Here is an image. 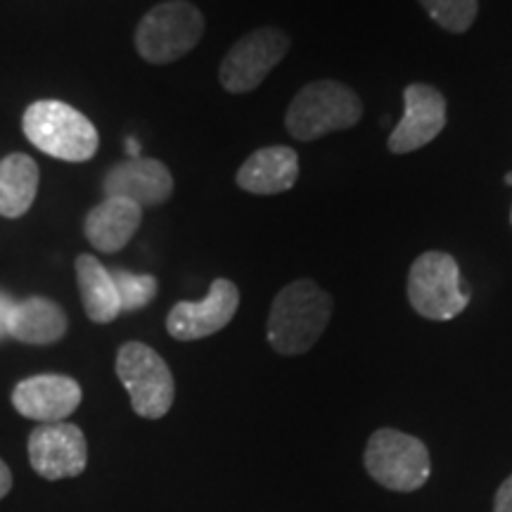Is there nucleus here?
I'll return each instance as SVG.
<instances>
[{
	"mask_svg": "<svg viewBox=\"0 0 512 512\" xmlns=\"http://www.w3.org/2000/svg\"><path fill=\"white\" fill-rule=\"evenodd\" d=\"M332 316V297L313 280H294L278 292L268 316V344L283 356L306 354Z\"/></svg>",
	"mask_w": 512,
	"mask_h": 512,
	"instance_id": "obj_1",
	"label": "nucleus"
},
{
	"mask_svg": "<svg viewBox=\"0 0 512 512\" xmlns=\"http://www.w3.org/2000/svg\"><path fill=\"white\" fill-rule=\"evenodd\" d=\"M22 128L31 145L62 162H88L100 145L93 121L60 100H38L29 105Z\"/></svg>",
	"mask_w": 512,
	"mask_h": 512,
	"instance_id": "obj_2",
	"label": "nucleus"
},
{
	"mask_svg": "<svg viewBox=\"0 0 512 512\" xmlns=\"http://www.w3.org/2000/svg\"><path fill=\"white\" fill-rule=\"evenodd\" d=\"M363 117V102L339 81H313L294 95L285 114L292 138L311 143L328 133L347 131Z\"/></svg>",
	"mask_w": 512,
	"mask_h": 512,
	"instance_id": "obj_3",
	"label": "nucleus"
},
{
	"mask_svg": "<svg viewBox=\"0 0 512 512\" xmlns=\"http://www.w3.org/2000/svg\"><path fill=\"white\" fill-rule=\"evenodd\" d=\"M204 17L188 0H166L140 19L136 50L145 62L169 64L181 60L200 43Z\"/></svg>",
	"mask_w": 512,
	"mask_h": 512,
	"instance_id": "obj_4",
	"label": "nucleus"
},
{
	"mask_svg": "<svg viewBox=\"0 0 512 512\" xmlns=\"http://www.w3.org/2000/svg\"><path fill=\"white\" fill-rule=\"evenodd\" d=\"M363 465L368 475L389 491L411 494L427 484L432 472L430 451L411 434L382 427L370 437Z\"/></svg>",
	"mask_w": 512,
	"mask_h": 512,
	"instance_id": "obj_5",
	"label": "nucleus"
},
{
	"mask_svg": "<svg viewBox=\"0 0 512 512\" xmlns=\"http://www.w3.org/2000/svg\"><path fill=\"white\" fill-rule=\"evenodd\" d=\"M408 302L427 320H451L470 304L458 261L446 252H425L408 273Z\"/></svg>",
	"mask_w": 512,
	"mask_h": 512,
	"instance_id": "obj_6",
	"label": "nucleus"
},
{
	"mask_svg": "<svg viewBox=\"0 0 512 512\" xmlns=\"http://www.w3.org/2000/svg\"><path fill=\"white\" fill-rule=\"evenodd\" d=\"M117 375L140 418L159 420L171 411L174 375L155 349L143 342H126L117 354Z\"/></svg>",
	"mask_w": 512,
	"mask_h": 512,
	"instance_id": "obj_7",
	"label": "nucleus"
},
{
	"mask_svg": "<svg viewBox=\"0 0 512 512\" xmlns=\"http://www.w3.org/2000/svg\"><path fill=\"white\" fill-rule=\"evenodd\" d=\"M290 53V36L275 27H261L242 36L223 57L219 81L228 93H252L271 69Z\"/></svg>",
	"mask_w": 512,
	"mask_h": 512,
	"instance_id": "obj_8",
	"label": "nucleus"
},
{
	"mask_svg": "<svg viewBox=\"0 0 512 512\" xmlns=\"http://www.w3.org/2000/svg\"><path fill=\"white\" fill-rule=\"evenodd\" d=\"M29 463L50 482L79 477L88 463V444L81 427L69 422L38 425L29 437Z\"/></svg>",
	"mask_w": 512,
	"mask_h": 512,
	"instance_id": "obj_9",
	"label": "nucleus"
},
{
	"mask_svg": "<svg viewBox=\"0 0 512 512\" xmlns=\"http://www.w3.org/2000/svg\"><path fill=\"white\" fill-rule=\"evenodd\" d=\"M403 105V117L387 140L394 155L430 145L446 126V98L430 83H411L403 91Z\"/></svg>",
	"mask_w": 512,
	"mask_h": 512,
	"instance_id": "obj_10",
	"label": "nucleus"
},
{
	"mask_svg": "<svg viewBox=\"0 0 512 512\" xmlns=\"http://www.w3.org/2000/svg\"><path fill=\"white\" fill-rule=\"evenodd\" d=\"M240 290L226 278H216L202 302H178L166 318V330L181 342H195L226 328L238 313Z\"/></svg>",
	"mask_w": 512,
	"mask_h": 512,
	"instance_id": "obj_11",
	"label": "nucleus"
},
{
	"mask_svg": "<svg viewBox=\"0 0 512 512\" xmlns=\"http://www.w3.org/2000/svg\"><path fill=\"white\" fill-rule=\"evenodd\" d=\"M81 384L69 375H34L12 389V406L38 425L64 422L81 406Z\"/></svg>",
	"mask_w": 512,
	"mask_h": 512,
	"instance_id": "obj_12",
	"label": "nucleus"
},
{
	"mask_svg": "<svg viewBox=\"0 0 512 512\" xmlns=\"http://www.w3.org/2000/svg\"><path fill=\"white\" fill-rule=\"evenodd\" d=\"M102 190L105 197H124L140 207H157L174 195V176L159 159L133 157L107 171Z\"/></svg>",
	"mask_w": 512,
	"mask_h": 512,
	"instance_id": "obj_13",
	"label": "nucleus"
},
{
	"mask_svg": "<svg viewBox=\"0 0 512 512\" xmlns=\"http://www.w3.org/2000/svg\"><path fill=\"white\" fill-rule=\"evenodd\" d=\"M143 221V207L124 197H105L98 207L88 211L83 221L86 240L102 254H114L124 249Z\"/></svg>",
	"mask_w": 512,
	"mask_h": 512,
	"instance_id": "obj_14",
	"label": "nucleus"
},
{
	"mask_svg": "<svg viewBox=\"0 0 512 512\" xmlns=\"http://www.w3.org/2000/svg\"><path fill=\"white\" fill-rule=\"evenodd\" d=\"M299 178V157L292 147L268 145L256 150L240 166L235 181L252 195H278L292 190Z\"/></svg>",
	"mask_w": 512,
	"mask_h": 512,
	"instance_id": "obj_15",
	"label": "nucleus"
},
{
	"mask_svg": "<svg viewBox=\"0 0 512 512\" xmlns=\"http://www.w3.org/2000/svg\"><path fill=\"white\" fill-rule=\"evenodd\" d=\"M67 313L62 306L46 297H29L15 302L8 318V337L22 344H46L60 342L67 332Z\"/></svg>",
	"mask_w": 512,
	"mask_h": 512,
	"instance_id": "obj_16",
	"label": "nucleus"
},
{
	"mask_svg": "<svg viewBox=\"0 0 512 512\" xmlns=\"http://www.w3.org/2000/svg\"><path fill=\"white\" fill-rule=\"evenodd\" d=\"M74 268L86 316L100 325L117 320L121 313V302L112 271H107L93 254H81Z\"/></svg>",
	"mask_w": 512,
	"mask_h": 512,
	"instance_id": "obj_17",
	"label": "nucleus"
},
{
	"mask_svg": "<svg viewBox=\"0 0 512 512\" xmlns=\"http://www.w3.org/2000/svg\"><path fill=\"white\" fill-rule=\"evenodd\" d=\"M41 171L29 155L15 152L0 159V216L19 219L36 200Z\"/></svg>",
	"mask_w": 512,
	"mask_h": 512,
	"instance_id": "obj_18",
	"label": "nucleus"
},
{
	"mask_svg": "<svg viewBox=\"0 0 512 512\" xmlns=\"http://www.w3.org/2000/svg\"><path fill=\"white\" fill-rule=\"evenodd\" d=\"M114 285H117L121 313H133L145 309L152 299L157 297V278L147 273H133L126 268H114L112 271Z\"/></svg>",
	"mask_w": 512,
	"mask_h": 512,
	"instance_id": "obj_19",
	"label": "nucleus"
},
{
	"mask_svg": "<svg viewBox=\"0 0 512 512\" xmlns=\"http://www.w3.org/2000/svg\"><path fill=\"white\" fill-rule=\"evenodd\" d=\"M441 29L451 34H465L475 24L479 0H418Z\"/></svg>",
	"mask_w": 512,
	"mask_h": 512,
	"instance_id": "obj_20",
	"label": "nucleus"
},
{
	"mask_svg": "<svg viewBox=\"0 0 512 512\" xmlns=\"http://www.w3.org/2000/svg\"><path fill=\"white\" fill-rule=\"evenodd\" d=\"M494 512H512V475L505 479L501 486H498Z\"/></svg>",
	"mask_w": 512,
	"mask_h": 512,
	"instance_id": "obj_21",
	"label": "nucleus"
},
{
	"mask_svg": "<svg viewBox=\"0 0 512 512\" xmlns=\"http://www.w3.org/2000/svg\"><path fill=\"white\" fill-rule=\"evenodd\" d=\"M15 302L8 297L5 292H0V339L8 337V318H10V311Z\"/></svg>",
	"mask_w": 512,
	"mask_h": 512,
	"instance_id": "obj_22",
	"label": "nucleus"
},
{
	"mask_svg": "<svg viewBox=\"0 0 512 512\" xmlns=\"http://www.w3.org/2000/svg\"><path fill=\"white\" fill-rule=\"evenodd\" d=\"M10 489H12V472L10 467L0 460V498L8 496Z\"/></svg>",
	"mask_w": 512,
	"mask_h": 512,
	"instance_id": "obj_23",
	"label": "nucleus"
},
{
	"mask_svg": "<svg viewBox=\"0 0 512 512\" xmlns=\"http://www.w3.org/2000/svg\"><path fill=\"white\" fill-rule=\"evenodd\" d=\"M505 181H508V185H512V174H508V178H505Z\"/></svg>",
	"mask_w": 512,
	"mask_h": 512,
	"instance_id": "obj_24",
	"label": "nucleus"
},
{
	"mask_svg": "<svg viewBox=\"0 0 512 512\" xmlns=\"http://www.w3.org/2000/svg\"><path fill=\"white\" fill-rule=\"evenodd\" d=\"M510 219H512V216H510Z\"/></svg>",
	"mask_w": 512,
	"mask_h": 512,
	"instance_id": "obj_25",
	"label": "nucleus"
}]
</instances>
